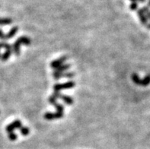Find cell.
Returning a JSON list of instances; mask_svg holds the SVG:
<instances>
[{
    "label": "cell",
    "instance_id": "cell-2",
    "mask_svg": "<svg viewBox=\"0 0 150 149\" xmlns=\"http://www.w3.org/2000/svg\"><path fill=\"white\" fill-rule=\"evenodd\" d=\"M52 96L54 97L56 99L59 98L61 100H63V102L66 104H67V105H72L73 104V102H74L72 97L68 96V95H63V94H61L60 91H54Z\"/></svg>",
    "mask_w": 150,
    "mask_h": 149
},
{
    "label": "cell",
    "instance_id": "cell-12",
    "mask_svg": "<svg viewBox=\"0 0 150 149\" xmlns=\"http://www.w3.org/2000/svg\"><path fill=\"white\" fill-rule=\"evenodd\" d=\"M70 68V64H68V63H66V64L62 65L61 66H59V68H56V72H64L65 71L67 72L69 68Z\"/></svg>",
    "mask_w": 150,
    "mask_h": 149
},
{
    "label": "cell",
    "instance_id": "cell-5",
    "mask_svg": "<svg viewBox=\"0 0 150 149\" xmlns=\"http://www.w3.org/2000/svg\"><path fill=\"white\" fill-rule=\"evenodd\" d=\"M18 27H13L7 34H4L2 30H0V39H2V40H8V39L12 38L15 36V34L18 32Z\"/></svg>",
    "mask_w": 150,
    "mask_h": 149
},
{
    "label": "cell",
    "instance_id": "cell-4",
    "mask_svg": "<svg viewBox=\"0 0 150 149\" xmlns=\"http://www.w3.org/2000/svg\"><path fill=\"white\" fill-rule=\"evenodd\" d=\"M53 76L56 80H58L61 78L66 77L68 78H72L75 76V72H53Z\"/></svg>",
    "mask_w": 150,
    "mask_h": 149
},
{
    "label": "cell",
    "instance_id": "cell-20",
    "mask_svg": "<svg viewBox=\"0 0 150 149\" xmlns=\"http://www.w3.org/2000/svg\"><path fill=\"white\" fill-rule=\"evenodd\" d=\"M11 47V45L6 42H2V43H0V49H2V48H5V49H7L8 47Z\"/></svg>",
    "mask_w": 150,
    "mask_h": 149
},
{
    "label": "cell",
    "instance_id": "cell-10",
    "mask_svg": "<svg viewBox=\"0 0 150 149\" xmlns=\"http://www.w3.org/2000/svg\"><path fill=\"white\" fill-rule=\"evenodd\" d=\"M137 15H138V17H139V20H140L141 23L143 24V25H146V26L148 25V19H147L146 16L145 15L144 11H143L142 8H139V9H137Z\"/></svg>",
    "mask_w": 150,
    "mask_h": 149
},
{
    "label": "cell",
    "instance_id": "cell-19",
    "mask_svg": "<svg viewBox=\"0 0 150 149\" xmlns=\"http://www.w3.org/2000/svg\"><path fill=\"white\" fill-rule=\"evenodd\" d=\"M129 8L131 10H137L138 9V3L137 2H132V3L130 4Z\"/></svg>",
    "mask_w": 150,
    "mask_h": 149
},
{
    "label": "cell",
    "instance_id": "cell-13",
    "mask_svg": "<svg viewBox=\"0 0 150 149\" xmlns=\"http://www.w3.org/2000/svg\"><path fill=\"white\" fill-rule=\"evenodd\" d=\"M132 78V80L136 85H141V79L139 78V76L137 75V73H133L131 76Z\"/></svg>",
    "mask_w": 150,
    "mask_h": 149
},
{
    "label": "cell",
    "instance_id": "cell-24",
    "mask_svg": "<svg viewBox=\"0 0 150 149\" xmlns=\"http://www.w3.org/2000/svg\"><path fill=\"white\" fill-rule=\"evenodd\" d=\"M131 2H137V1H138V0H130Z\"/></svg>",
    "mask_w": 150,
    "mask_h": 149
},
{
    "label": "cell",
    "instance_id": "cell-23",
    "mask_svg": "<svg viewBox=\"0 0 150 149\" xmlns=\"http://www.w3.org/2000/svg\"><path fill=\"white\" fill-rule=\"evenodd\" d=\"M149 6V7H150V0H149V2H148V6Z\"/></svg>",
    "mask_w": 150,
    "mask_h": 149
},
{
    "label": "cell",
    "instance_id": "cell-7",
    "mask_svg": "<svg viewBox=\"0 0 150 149\" xmlns=\"http://www.w3.org/2000/svg\"><path fill=\"white\" fill-rule=\"evenodd\" d=\"M48 100L50 103V104L53 106H54L57 109V112H59V113H63V110H64V107H63V106L60 104H58L57 101V99L53 96H50L48 98Z\"/></svg>",
    "mask_w": 150,
    "mask_h": 149
},
{
    "label": "cell",
    "instance_id": "cell-6",
    "mask_svg": "<svg viewBox=\"0 0 150 149\" xmlns=\"http://www.w3.org/2000/svg\"><path fill=\"white\" fill-rule=\"evenodd\" d=\"M68 59V56H63L60 57V58L57 59L56 60L53 61L50 63V67L53 69H56V68H59V66H61L62 65L64 64V62Z\"/></svg>",
    "mask_w": 150,
    "mask_h": 149
},
{
    "label": "cell",
    "instance_id": "cell-14",
    "mask_svg": "<svg viewBox=\"0 0 150 149\" xmlns=\"http://www.w3.org/2000/svg\"><path fill=\"white\" fill-rule=\"evenodd\" d=\"M150 84V75H148L143 78L141 79V85L142 86H147Z\"/></svg>",
    "mask_w": 150,
    "mask_h": 149
},
{
    "label": "cell",
    "instance_id": "cell-22",
    "mask_svg": "<svg viewBox=\"0 0 150 149\" xmlns=\"http://www.w3.org/2000/svg\"><path fill=\"white\" fill-rule=\"evenodd\" d=\"M146 27H147V28L149 29V30H150V23H149V24H148V25H146Z\"/></svg>",
    "mask_w": 150,
    "mask_h": 149
},
{
    "label": "cell",
    "instance_id": "cell-8",
    "mask_svg": "<svg viewBox=\"0 0 150 149\" xmlns=\"http://www.w3.org/2000/svg\"><path fill=\"white\" fill-rule=\"evenodd\" d=\"M44 119H47V120H52V119H60L63 117V113H59V112H56V113H46L44 116Z\"/></svg>",
    "mask_w": 150,
    "mask_h": 149
},
{
    "label": "cell",
    "instance_id": "cell-1",
    "mask_svg": "<svg viewBox=\"0 0 150 149\" xmlns=\"http://www.w3.org/2000/svg\"><path fill=\"white\" fill-rule=\"evenodd\" d=\"M30 39L28 37L22 36L20 37L18 39L16 40V41L14 43V44L12 45V51L14 52L15 56H19L20 55V46L21 44H24V45L28 46L30 44Z\"/></svg>",
    "mask_w": 150,
    "mask_h": 149
},
{
    "label": "cell",
    "instance_id": "cell-16",
    "mask_svg": "<svg viewBox=\"0 0 150 149\" xmlns=\"http://www.w3.org/2000/svg\"><path fill=\"white\" fill-rule=\"evenodd\" d=\"M20 129V132H21V134L24 136H26L29 134V132H30V129H29L28 127L26 126H21V128L19 129Z\"/></svg>",
    "mask_w": 150,
    "mask_h": 149
},
{
    "label": "cell",
    "instance_id": "cell-21",
    "mask_svg": "<svg viewBox=\"0 0 150 149\" xmlns=\"http://www.w3.org/2000/svg\"><path fill=\"white\" fill-rule=\"evenodd\" d=\"M146 1V0H138V2H142V3H143V2H145Z\"/></svg>",
    "mask_w": 150,
    "mask_h": 149
},
{
    "label": "cell",
    "instance_id": "cell-3",
    "mask_svg": "<svg viewBox=\"0 0 150 149\" xmlns=\"http://www.w3.org/2000/svg\"><path fill=\"white\" fill-rule=\"evenodd\" d=\"M75 86H76L75 81H67V82H65V83L56 84V85L53 86V90H54V91H60L61 90H63V89L72 88H74Z\"/></svg>",
    "mask_w": 150,
    "mask_h": 149
},
{
    "label": "cell",
    "instance_id": "cell-11",
    "mask_svg": "<svg viewBox=\"0 0 150 149\" xmlns=\"http://www.w3.org/2000/svg\"><path fill=\"white\" fill-rule=\"evenodd\" d=\"M6 51L4 53V54H2V60L3 62H6L10 56H11V53H12V46L9 47H8L7 49H6Z\"/></svg>",
    "mask_w": 150,
    "mask_h": 149
},
{
    "label": "cell",
    "instance_id": "cell-9",
    "mask_svg": "<svg viewBox=\"0 0 150 149\" xmlns=\"http://www.w3.org/2000/svg\"><path fill=\"white\" fill-rule=\"evenodd\" d=\"M21 127V121L19 119H17V120H15L13 123H10L9 125H8L7 127H6V131H7L8 133L9 132H12L15 129H20Z\"/></svg>",
    "mask_w": 150,
    "mask_h": 149
},
{
    "label": "cell",
    "instance_id": "cell-15",
    "mask_svg": "<svg viewBox=\"0 0 150 149\" xmlns=\"http://www.w3.org/2000/svg\"><path fill=\"white\" fill-rule=\"evenodd\" d=\"M12 23V20L11 18H0V25H8Z\"/></svg>",
    "mask_w": 150,
    "mask_h": 149
},
{
    "label": "cell",
    "instance_id": "cell-17",
    "mask_svg": "<svg viewBox=\"0 0 150 149\" xmlns=\"http://www.w3.org/2000/svg\"><path fill=\"white\" fill-rule=\"evenodd\" d=\"M142 9H143V11H144V13H145V15H146V16L147 19L150 21V8H149V6H145L142 8Z\"/></svg>",
    "mask_w": 150,
    "mask_h": 149
},
{
    "label": "cell",
    "instance_id": "cell-18",
    "mask_svg": "<svg viewBox=\"0 0 150 149\" xmlns=\"http://www.w3.org/2000/svg\"><path fill=\"white\" fill-rule=\"evenodd\" d=\"M8 138H9L11 141H15V140L17 139V138H18L17 135L15 134V133H14L13 132L8 133Z\"/></svg>",
    "mask_w": 150,
    "mask_h": 149
}]
</instances>
